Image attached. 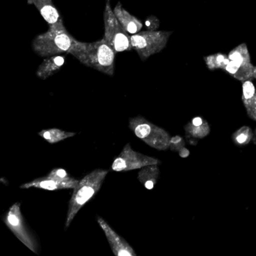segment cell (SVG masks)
<instances>
[{"label": "cell", "mask_w": 256, "mask_h": 256, "mask_svg": "<svg viewBox=\"0 0 256 256\" xmlns=\"http://www.w3.org/2000/svg\"><path fill=\"white\" fill-rule=\"evenodd\" d=\"M82 64L109 76L114 74L116 52L104 38L95 42H82L68 52Z\"/></svg>", "instance_id": "cell-1"}, {"label": "cell", "mask_w": 256, "mask_h": 256, "mask_svg": "<svg viewBox=\"0 0 256 256\" xmlns=\"http://www.w3.org/2000/svg\"><path fill=\"white\" fill-rule=\"evenodd\" d=\"M108 172V170L96 169L79 180L68 204L66 218V230L68 228L82 208L100 191Z\"/></svg>", "instance_id": "cell-2"}, {"label": "cell", "mask_w": 256, "mask_h": 256, "mask_svg": "<svg viewBox=\"0 0 256 256\" xmlns=\"http://www.w3.org/2000/svg\"><path fill=\"white\" fill-rule=\"evenodd\" d=\"M78 42V41L70 35L66 28H49L44 34L35 37L32 48L38 56L49 58L64 53L68 54Z\"/></svg>", "instance_id": "cell-3"}, {"label": "cell", "mask_w": 256, "mask_h": 256, "mask_svg": "<svg viewBox=\"0 0 256 256\" xmlns=\"http://www.w3.org/2000/svg\"><path fill=\"white\" fill-rule=\"evenodd\" d=\"M128 126L138 138L158 150L169 149L170 136L164 128L146 120L144 116L130 118Z\"/></svg>", "instance_id": "cell-4"}, {"label": "cell", "mask_w": 256, "mask_h": 256, "mask_svg": "<svg viewBox=\"0 0 256 256\" xmlns=\"http://www.w3.org/2000/svg\"><path fill=\"white\" fill-rule=\"evenodd\" d=\"M170 31H142L132 35V46L142 61L161 52L167 46Z\"/></svg>", "instance_id": "cell-5"}, {"label": "cell", "mask_w": 256, "mask_h": 256, "mask_svg": "<svg viewBox=\"0 0 256 256\" xmlns=\"http://www.w3.org/2000/svg\"><path fill=\"white\" fill-rule=\"evenodd\" d=\"M104 35L106 41L113 48L116 54L130 52L133 48L130 34L118 22L110 0L106 1L104 11Z\"/></svg>", "instance_id": "cell-6"}, {"label": "cell", "mask_w": 256, "mask_h": 256, "mask_svg": "<svg viewBox=\"0 0 256 256\" xmlns=\"http://www.w3.org/2000/svg\"><path fill=\"white\" fill-rule=\"evenodd\" d=\"M4 222L19 240L22 241L30 250L38 254L40 247L38 241L25 222L20 210V202H16L10 208L6 214Z\"/></svg>", "instance_id": "cell-7"}, {"label": "cell", "mask_w": 256, "mask_h": 256, "mask_svg": "<svg viewBox=\"0 0 256 256\" xmlns=\"http://www.w3.org/2000/svg\"><path fill=\"white\" fill-rule=\"evenodd\" d=\"M160 164V160L136 152L128 143L120 155L114 160L112 168L114 172H125L140 169L150 164Z\"/></svg>", "instance_id": "cell-8"}, {"label": "cell", "mask_w": 256, "mask_h": 256, "mask_svg": "<svg viewBox=\"0 0 256 256\" xmlns=\"http://www.w3.org/2000/svg\"><path fill=\"white\" fill-rule=\"evenodd\" d=\"M97 222L103 232H104L108 241L110 244L112 252L115 256H137L132 247L120 236L110 224L100 216H97Z\"/></svg>", "instance_id": "cell-9"}, {"label": "cell", "mask_w": 256, "mask_h": 256, "mask_svg": "<svg viewBox=\"0 0 256 256\" xmlns=\"http://www.w3.org/2000/svg\"><path fill=\"white\" fill-rule=\"evenodd\" d=\"M28 4H34L36 7L43 18L48 24L49 28H66L62 18L52 0H28Z\"/></svg>", "instance_id": "cell-10"}, {"label": "cell", "mask_w": 256, "mask_h": 256, "mask_svg": "<svg viewBox=\"0 0 256 256\" xmlns=\"http://www.w3.org/2000/svg\"><path fill=\"white\" fill-rule=\"evenodd\" d=\"M78 182V180L74 178L70 180L62 181L48 175L44 178H37L31 182L22 184L20 187L22 188H29L34 187V188H42V190H49V191L64 190V188H73L74 190Z\"/></svg>", "instance_id": "cell-11"}, {"label": "cell", "mask_w": 256, "mask_h": 256, "mask_svg": "<svg viewBox=\"0 0 256 256\" xmlns=\"http://www.w3.org/2000/svg\"><path fill=\"white\" fill-rule=\"evenodd\" d=\"M186 138L190 144H197L198 140L206 137L210 132L209 124L202 116H196L184 126Z\"/></svg>", "instance_id": "cell-12"}, {"label": "cell", "mask_w": 256, "mask_h": 256, "mask_svg": "<svg viewBox=\"0 0 256 256\" xmlns=\"http://www.w3.org/2000/svg\"><path fill=\"white\" fill-rule=\"evenodd\" d=\"M114 12L118 22L128 34L134 35L140 32L143 28L144 25L142 22L138 18L128 13L126 10H124L120 2L116 4L114 10Z\"/></svg>", "instance_id": "cell-13"}, {"label": "cell", "mask_w": 256, "mask_h": 256, "mask_svg": "<svg viewBox=\"0 0 256 256\" xmlns=\"http://www.w3.org/2000/svg\"><path fill=\"white\" fill-rule=\"evenodd\" d=\"M66 62L64 55H55L44 60L36 71V76L42 80H46L56 74L64 66Z\"/></svg>", "instance_id": "cell-14"}, {"label": "cell", "mask_w": 256, "mask_h": 256, "mask_svg": "<svg viewBox=\"0 0 256 256\" xmlns=\"http://www.w3.org/2000/svg\"><path fill=\"white\" fill-rule=\"evenodd\" d=\"M242 101L250 119L256 122V89L252 80L242 82Z\"/></svg>", "instance_id": "cell-15"}, {"label": "cell", "mask_w": 256, "mask_h": 256, "mask_svg": "<svg viewBox=\"0 0 256 256\" xmlns=\"http://www.w3.org/2000/svg\"><path fill=\"white\" fill-rule=\"evenodd\" d=\"M158 164L145 166L139 170L138 179L139 182L148 190H152L160 178Z\"/></svg>", "instance_id": "cell-16"}, {"label": "cell", "mask_w": 256, "mask_h": 256, "mask_svg": "<svg viewBox=\"0 0 256 256\" xmlns=\"http://www.w3.org/2000/svg\"><path fill=\"white\" fill-rule=\"evenodd\" d=\"M228 56L230 61L238 64V65L247 67V68H254L251 62V58H250L248 48L245 43H242L238 47L234 48L233 50L229 52Z\"/></svg>", "instance_id": "cell-17"}, {"label": "cell", "mask_w": 256, "mask_h": 256, "mask_svg": "<svg viewBox=\"0 0 256 256\" xmlns=\"http://www.w3.org/2000/svg\"><path fill=\"white\" fill-rule=\"evenodd\" d=\"M253 68H254L242 66L238 65L230 60L227 66L223 68V70L227 72L234 78L244 82L245 80H250V79L252 80Z\"/></svg>", "instance_id": "cell-18"}, {"label": "cell", "mask_w": 256, "mask_h": 256, "mask_svg": "<svg viewBox=\"0 0 256 256\" xmlns=\"http://www.w3.org/2000/svg\"><path fill=\"white\" fill-rule=\"evenodd\" d=\"M76 134V133L64 131L59 128H49V130H42L40 132H38V136L46 139L50 144L58 143L65 139L74 137Z\"/></svg>", "instance_id": "cell-19"}, {"label": "cell", "mask_w": 256, "mask_h": 256, "mask_svg": "<svg viewBox=\"0 0 256 256\" xmlns=\"http://www.w3.org/2000/svg\"><path fill=\"white\" fill-rule=\"evenodd\" d=\"M204 60L206 67L211 71L218 70V68L223 70L230 62L228 56L222 53L214 54L210 56H204Z\"/></svg>", "instance_id": "cell-20"}, {"label": "cell", "mask_w": 256, "mask_h": 256, "mask_svg": "<svg viewBox=\"0 0 256 256\" xmlns=\"http://www.w3.org/2000/svg\"><path fill=\"white\" fill-rule=\"evenodd\" d=\"M253 137L254 132L252 128L247 126H244L232 134V139L235 144L242 146L248 144L252 140Z\"/></svg>", "instance_id": "cell-21"}, {"label": "cell", "mask_w": 256, "mask_h": 256, "mask_svg": "<svg viewBox=\"0 0 256 256\" xmlns=\"http://www.w3.org/2000/svg\"><path fill=\"white\" fill-rule=\"evenodd\" d=\"M186 142L181 136H175L170 138L169 149L174 152H179L182 148H185Z\"/></svg>", "instance_id": "cell-22"}, {"label": "cell", "mask_w": 256, "mask_h": 256, "mask_svg": "<svg viewBox=\"0 0 256 256\" xmlns=\"http://www.w3.org/2000/svg\"><path fill=\"white\" fill-rule=\"evenodd\" d=\"M48 176H53V178H56V179L60 180L66 181L70 180L72 179L73 178H71L67 173L66 170H64L62 168H54L48 174Z\"/></svg>", "instance_id": "cell-23"}, {"label": "cell", "mask_w": 256, "mask_h": 256, "mask_svg": "<svg viewBox=\"0 0 256 256\" xmlns=\"http://www.w3.org/2000/svg\"><path fill=\"white\" fill-rule=\"evenodd\" d=\"M160 20L156 16H151L145 20L144 28L146 31H156L160 28Z\"/></svg>", "instance_id": "cell-24"}, {"label": "cell", "mask_w": 256, "mask_h": 256, "mask_svg": "<svg viewBox=\"0 0 256 256\" xmlns=\"http://www.w3.org/2000/svg\"><path fill=\"white\" fill-rule=\"evenodd\" d=\"M178 152H179L180 156L182 158H186L190 154V150L186 148H182Z\"/></svg>", "instance_id": "cell-25"}, {"label": "cell", "mask_w": 256, "mask_h": 256, "mask_svg": "<svg viewBox=\"0 0 256 256\" xmlns=\"http://www.w3.org/2000/svg\"><path fill=\"white\" fill-rule=\"evenodd\" d=\"M253 79H256V66H254L252 73Z\"/></svg>", "instance_id": "cell-26"}, {"label": "cell", "mask_w": 256, "mask_h": 256, "mask_svg": "<svg viewBox=\"0 0 256 256\" xmlns=\"http://www.w3.org/2000/svg\"><path fill=\"white\" fill-rule=\"evenodd\" d=\"M252 142L254 144H256V128L254 130V137H253Z\"/></svg>", "instance_id": "cell-27"}]
</instances>
